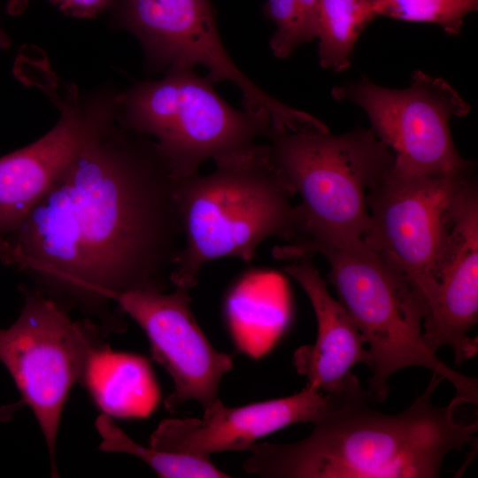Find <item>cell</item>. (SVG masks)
<instances>
[{"label":"cell","mask_w":478,"mask_h":478,"mask_svg":"<svg viewBox=\"0 0 478 478\" xmlns=\"http://www.w3.org/2000/svg\"><path fill=\"white\" fill-rule=\"evenodd\" d=\"M176 181L153 138L114 122L0 235V261L66 309L109 321L118 294L171 284L184 239Z\"/></svg>","instance_id":"obj_1"},{"label":"cell","mask_w":478,"mask_h":478,"mask_svg":"<svg viewBox=\"0 0 478 478\" xmlns=\"http://www.w3.org/2000/svg\"><path fill=\"white\" fill-rule=\"evenodd\" d=\"M443 379L432 376L405 411L386 414L372 407L373 393L355 376L338 405L313 423L307 437L290 443H254L244 471L267 478H436L452 451L474 438L477 420L456 418L466 404L455 396L433 404Z\"/></svg>","instance_id":"obj_2"},{"label":"cell","mask_w":478,"mask_h":478,"mask_svg":"<svg viewBox=\"0 0 478 478\" xmlns=\"http://www.w3.org/2000/svg\"><path fill=\"white\" fill-rule=\"evenodd\" d=\"M211 173L177 177L184 243L171 284L190 289L207 263L225 257L250 262L258 245L273 236H297V210L271 161L266 144L214 160Z\"/></svg>","instance_id":"obj_3"},{"label":"cell","mask_w":478,"mask_h":478,"mask_svg":"<svg viewBox=\"0 0 478 478\" xmlns=\"http://www.w3.org/2000/svg\"><path fill=\"white\" fill-rule=\"evenodd\" d=\"M265 138L271 161L301 197L297 236L274 256L294 260L361 240L369 222L367 191L393 166L392 150L364 128L343 135L271 128Z\"/></svg>","instance_id":"obj_4"},{"label":"cell","mask_w":478,"mask_h":478,"mask_svg":"<svg viewBox=\"0 0 478 478\" xmlns=\"http://www.w3.org/2000/svg\"><path fill=\"white\" fill-rule=\"evenodd\" d=\"M318 253L328 260L329 281L369 346L368 385L376 402L387 397L394 373L420 366L451 382L466 404L477 405V379L451 368L425 345L421 326L426 305L404 274L362 240Z\"/></svg>","instance_id":"obj_5"},{"label":"cell","mask_w":478,"mask_h":478,"mask_svg":"<svg viewBox=\"0 0 478 478\" xmlns=\"http://www.w3.org/2000/svg\"><path fill=\"white\" fill-rule=\"evenodd\" d=\"M194 68H172L161 79L120 91L116 122L153 138L177 177L198 173L202 163L247 149L266 137L270 119L239 111Z\"/></svg>","instance_id":"obj_6"},{"label":"cell","mask_w":478,"mask_h":478,"mask_svg":"<svg viewBox=\"0 0 478 478\" xmlns=\"http://www.w3.org/2000/svg\"><path fill=\"white\" fill-rule=\"evenodd\" d=\"M110 10L117 27L141 44L150 73L203 66L215 83H234L244 110L270 119L274 129L317 128L318 119L267 94L235 65L220 37L210 0H114Z\"/></svg>","instance_id":"obj_7"},{"label":"cell","mask_w":478,"mask_h":478,"mask_svg":"<svg viewBox=\"0 0 478 478\" xmlns=\"http://www.w3.org/2000/svg\"><path fill=\"white\" fill-rule=\"evenodd\" d=\"M474 170L411 173L392 166L367 191L363 243L404 274L424 302Z\"/></svg>","instance_id":"obj_8"},{"label":"cell","mask_w":478,"mask_h":478,"mask_svg":"<svg viewBox=\"0 0 478 478\" xmlns=\"http://www.w3.org/2000/svg\"><path fill=\"white\" fill-rule=\"evenodd\" d=\"M17 320L0 330V362L41 428L57 476L56 442L69 392L100 344L90 320L74 321L64 306L36 289H24Z\"/></svg>","instance_id":"obj_9"},{"label":"cell","mask_w":478,"mask_h":478,"mask_svg":"<svg viewBox=\"0 0 478 478\" xmlns=\"http://www.w3.org/2000/svg\"><path fill=\"white\" fill-rule=\"evenodd\" d=\"M43 54L18 71L56 105L54 127L32 143L0 158V235L12 232L79 153L116 122L120 91L110 87L81 92L60 81Z\"/></svg>","instance_id":"obj_10"},{"label":"cell","mask_w":478,"mask_h":478,"mask_svg":"<svg viewBox=\"0 0 478 478\" xmlns=\"http://www.w3.org/2000/svg\"><path fill=\"white\" fill-rule=\"evenodd\" d=\"M337 101H350L366 113L375 135L394 153V167L411 173H451L474 170L457 150L450 129L469 104L442 78L417 70L410 84L393 89L360 81L332 89Z\"/></svg>","instance_id":"obj_11"},{"label":"cell","mask_w":478,"mask_h":478,"mask_svg":"<svg viewBox=\"0 0 478 478\" xmlns=\"http://www.w3.org/2000/svg\"><path fill=\"white\" fill-rule=\"evenodd\" d=\"M135 290L118 294L114 303L143 330L153 358L170 374L173 391L164 405L173 412L188 401L203 408L219 398L223 376L232 369L230 355L218 351L196 320L189 289Z\"/></svg>","instance_id":"obj_12"},{"label":"cell","mask_w":478,"mask_h":478,"mask_svg":"<svg viewBox=\"0 0 478 478\" xmlns=\"http://www.w3.org/2000/svg\"><path fill=\"white\" fill-rule=\"evenodd\" d=\"M343 392L312 387L286 397L227 407L220 398L204 408L202 418L166 419L152 432L151 448L181 455L209 457L246 451L265 436L297 423H314L337 406Z\"/></svg>","instance_id":"obj_13"},{"label":"cell","mask_w":478,"mask_h":478,"mask_svg":"<svg viewBox=\"0 0 478 478\" xmlns=\"http://www.w3.org/2000/svg\"><path fill=\"white\" fill-rule=\"evenodd\" d=\"M422 339L432 352L451 348L461 365L477 352L468 332L478 320V190L474 184L457 212L425 300Z\"/></svg>","instance_id":"obj_14"},{"label":"cell","mask_w":478,"mask_h":478,"mask_svg":"<svg viewBox=\"0 0 478 478\" xmlns=\"http://www.w3.org/2000/svg\"><path fill=\"white\" fill-rule=\"evenodd\" d=\"M312 255L304 254L284 266L306 293L317 320L313 344L297 349L294 365L306 385L328 394L343 392L355 377L351 368L370 366L366 340L340 301L332 297Z\"/></svg>","instance_id":"obj_15"},{"label":"cell","mask_w":478,"mask_h":478,"mask_svg":"<svg viewBox=\"0 0 478 478\" xmlns=\"http://www.w3.org/2000/svg\"><path fill=\"white\" fill-rule=\"evenodd\" d=\"M80 382L104 414L112 418H146L160 400L159 387L146 358L101 343L89 354Z\"/></svg>","instance_id":"obj_16"},{"label":"cell","mask_w":478,"mask_h":478,"mask_svg":"<svg viewBox=\"0 0 478 478\" xmlns=\"http://www.w3.org/2000/svg\"><path fill=\"white\" fill-rule=\"evenodd\" d=\"M260 281H244L227 301V320L233 343L246 356L266 355L283 333L287 314Z\"/></svg>","instance_id":"obj_17"},{"label":"cell","mask_w":478,"mask_h":478,"mask_svg":"<svg viewBox=\"0 0 478 478\" xmlns=\"http://www.w3.org/2000/svg\"><path fill=\"white\" fill-rule=\"evenodd\" d=\"M368 0H318V57L322 68H349L354 46L376 18Z\"/></svg>","instance_id":"obj_18"},{"label":"cell","mask_w":478,"mask_h":478,"mask_svg":"<svg viewBox=\"0 0 478 478\" xmlns=\"http://www.w3.org/2000/svg\"><path fill=\"white\" fill-rule=\"evenodd\" d=\"M96 428L101 436L99 449L103 451L133 455L151 467L164 478H227V474L218 468L209 457L173 454L142 445L120 428L112 417L99 415Z\"/></svg>","instance_id":"obj_19"},{"label":"cell","mask_w":478,"mask_h":478,"mask_svg":"<svg viewBox=\"0 0 478 478\" xmlns=\"http://www.w3.org/2000/svg\"><path fill=\"white\" fill-rule=\"evenodd\" d=\"M376 16L439 26L449 35L460 33L465 17L478 0H368Z\"/></svg>","instance_id":"obj_20"},{"label":"cell","mask_w":478,"mask_h":478,"mask_svg":"<svg viewBox=\"0 0 478 478\" xmlns=\"http://www.w3.org/2000/svg\"><path fill=\"white\" fill-rule=\"evenodd\" d=\"M263 12L276 25L269 40V48L276 58H286L305 43L296 0H267Z\"/></svg>","instance_id":"obj_21"},{"label":"cell","mask_w":478,"mask_h":478,"mask_svg":"<svg viewBox=\"0 0 478 478\" xmlns=\"http://www.w3.org/2000/svg\"><path fill=\"white\" fill-rule=\"evenodd\" d=\"M65 15L75 19H96L110 10L113 0H47Z\"/></svg>","instance_id":"obj_22"},{"label":"cell","mask_w":478,"mask_h":478,"mask_svg":"<svg viewBox=\"0 0 478 478\" xmlns=\"http://www.w3.org/2000/svg\"><path fill=\"white\" fill-rule=\"evenodd\" d=\"M297 4L305 42L312 41L318 31V0H296Z\"/></svg>","instance_id":"obj_23"},{"label":"cell","mask_w":478,"mask_h":478,"mask_svg":"<svg viewBox=\"0 0 478 478\" xmlns=\"http://www.w3.org/2000/svg\"><path fill=\"white\" fill-rule=\"evenodd\" d=\"M24 405L25 403L20 399L15 403L0 405V423L9 421Z\"/></svg>","instance_id":"obj_24"},{"label":"cell","mask_w":478,"mask_h":478,"mask_svg":"<svg viewBox=\"0 0 478 478\" xmlns=\"http://www.w3.org/2000/svg\"><path fill=\"white\" fill-rule=\"evenodd\" d=\"M28 3L29 0H7L6 12L11 16H19L27 10Z\"/></svg>","instance_id":"obj_25"},{"label":"cell","mask_w":478,"mask_h":478,"mask_svg":"<svg viewBox=\"0 0 478 478\" xmlns=\"http://www.w3.org/2000/svg\"><path fill=\"white\" fill-rule=\"evenodd\" d=\"M12 44V39L0 25V50L8 49Z\"/></svg>","instance_id":"obj_26"}]
</instances>
